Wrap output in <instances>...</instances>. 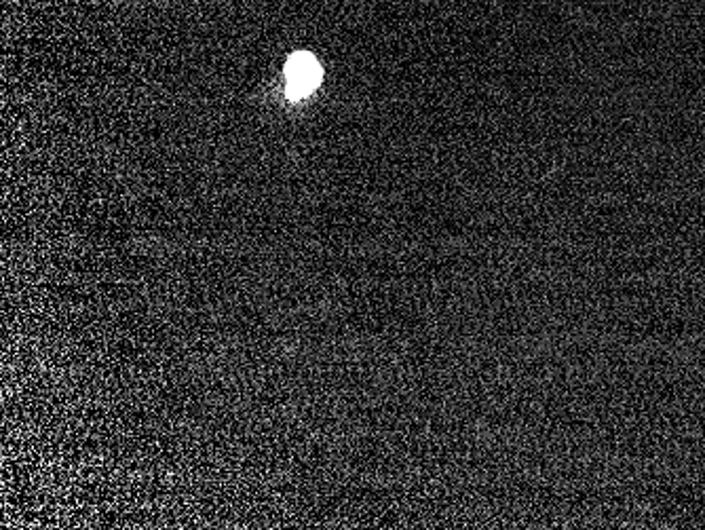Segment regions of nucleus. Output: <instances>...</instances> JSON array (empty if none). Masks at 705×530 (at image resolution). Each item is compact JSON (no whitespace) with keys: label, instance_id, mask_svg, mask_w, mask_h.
I'll return each mask as SVG.
<instances>
[{"label":"nucleus","instance_id":"f257e3e1","mask_svg":"<svg viewBox=\"0 0 705 530\" xmlns=\"http://www.w3.org/2000/svg\"><path fill=\"white\" fill-rule=\"evenodd\" d=\"M288 96L304 98L321 83V66L309 53H296L288 62Z\"/></svg>","mask_w":705,"mask_h":530}]
</instances>
